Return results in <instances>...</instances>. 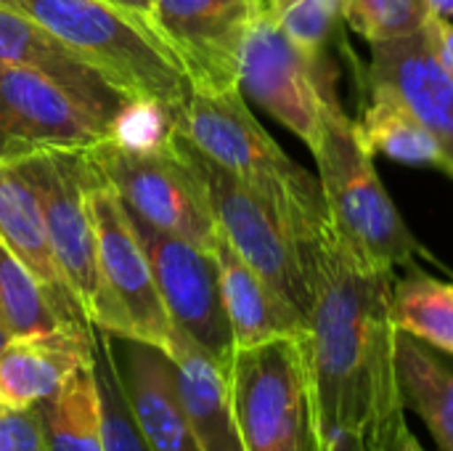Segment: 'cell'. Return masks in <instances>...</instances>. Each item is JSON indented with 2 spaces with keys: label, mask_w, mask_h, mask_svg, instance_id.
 I'll use <instances>...</instances> for the list:
<instances>
[{
  "label": "cell",
  "mask_w": 453,
  "mask_h": 451,
  "mask_svg": "<svg viewBox=\"0 0 453 451\" xmlns=\"http://www.w3.org/2000/svg\"><path fill=\"white\" fill-rule=\"evenodd\" d=\"M127 215L146 250L159 298L173 327L228 369L236 346L223 306L220 268L215 253L196 247L175 234H167L130 210Z\"/></svg>",
  "instance_id": "8fae6325"
},
{
  "label": "cell",
  "mask_w": 453,
  "mask_h": 451,
  "mask_svg": "<svg viewBox=\"0 0 453 451\" xmlns=\"http://www.w3.org/2000/svg\"><path fill=\"white\" fill-rule=\"evenodd\" d=\"M0 64L21 66L56 85L96 117L117 128L122 114L135 104L101 69L69 48L58 35L35 19L0 5Z\"/></svg>",
  "instance_id": "9a60e30c"
},
{
  "label": "cell",
  "mask_w": 453,
  "mask_h": 451,
  "mask_svg": "<svg viewBox=\"0 0 453 451\" xmlns=\"http://www.w3.org/2000/svg\"><path fill=\"white\" fill-rule=\"evenodd\" d=\"M0 451H48L37 407L16 409L0 404Z\"/></svg>",
  "instance_id": "f1b7e54d"
},
{
  "label": "cell",
  "mask_w": 453,
  "mask_h": 451,
  "mask_svg": "<svg viewBox=\"0 0 453 451\" xmlns=\"http://www.w3.org/2000/svg\"><path fill=\"white\" fill-rule=\"evenodd\" d=\"M0 322L5 324L11 338H32V335H50L58 330H69L58 316V311L53 308L42 284L3 245V239H0Z\"/></svg>",
  "instance_id": "d4e9b609"
},
{
  "label": "cell",
  "mask_w": 453,
  "mask_h": 451,
  "mask_svg": "<svg viewBox=\"0 0 453 451\" xmlns=\"http://www.w3.org/2000/svg\"><path fill=\"white\" fill-rule=\"evenodd\" d=\"M311 308L303 335L316 451H425L395 372V271L348 245L332 221L305 250Z\"/></svg>",
  "instance_id": "6da1fadb"
},
{
  "label": "cell",
  "mask_w": 453,
  "mask_h": 451,
  "mask_svg": "<svg viewBox=\"0 0 453 451\" xmlns=\"http://www.w3.org/2000/svg\"><path fill=\"white\" fill-rule=\"evenodd\" d=\"M260 0H157L151 27L173 48L191 90L239 85L242 43Z\"/></svg>",
  "instance_id": "4fadbf2b"
},
{
  "label": "cell",
  "mask_w": 453,
  "mask_h": 451,
  "mask_svg": "<svg viewBox=\"0 0 453 451\" xmlns=\"http://www.w3.org/2000/svg\"><path fill=\"white\" fill-rule=\"evenodd\" d=\"M90 202L101 274V298L93 316V330L98 335L143 340L170 354L175 327L159 298L151 263L119 194L98 170L90 189Z\"/></svg>",
  "instance_id": "ba28073f"
},
{
  "label": "cell",
  "mask_w": 453,
  "mask_h": 451,
  "mask_svg": "<svg viewBox=\"0 0 453 451\" xmlns=\"http://www.w3.org/2000/svg\"><path fill=\"white\" fill-rule=\"evenodd\" d=\"M21 165L40 194L56 263L93 327L101 298V274L90 202L96 167L88 149H48L21 157Z\"/></svg>",
  "instance_id": "30bf717a"
},
{
  "label": "cell",
  "mask_w": 453,
  "mask_h": 451,
  "mask_svg": "<svg viewBox=\"0 0 453 451\" xmlns=\"http://www.w3.org/2000/svg\"><path fill=\"white\" fill-rule=\"evenodd\" d=\"M96 335L58 330L50 335L11 338L0 351V404L37 407L77 369L96 362Z\"/></svg>",
  "instance_id": "ac0fdd59"
},
{
  "label": "cell",
  "mask_w": 453,
  "mask_h": 451,
  "mask_svg": "<svg viewBox=\"0 0 453 451\" xmlns=\"http://www.w3.org/2000/svg\"><path fill=\"white\" fill-rule=\"evenodd\" d=\"M395 372L406 409H411L438 451H453V356L395 332Z\"/></svg>",
  "instance_id": "44dd1931"
},
{
  "label": "cell",
  "mask_w": 453,
  "mask_h": 451,
  "mask_svg": "<svg viewBox=\"0 0 453 451\" xmlns=\"http://www.w3.org/2000/svg\"><path fill=\"white\" fill-rule=\"evenodd\" d=\"M358 130L372 154H388L406 165H435L449 173V159L435 136L403 98L382 82H369V101L358 120Z\"/></svg>",
  "instance_id": "7402d4cb"
},
{
  "label": "cell",
  "mask_w": 453,
  "mask_h": 451,
  "mask_svg": "<svg viewBox=\"0 0 453 451\" xmlns=\"http://www.w3.org/2000/svg\"><path fill=\"white\" fill-rule=\"evenodd\" d=\"M366 80L382 82L403 98L441 144L453 178V77L438 58L427 29L372 43Z\"/></svg>",
  "instance_id": "2e32d148"
},
{
  "label": "cell",
  "mask_w": 453,
  "mask_h": 451,
  "mask_svg": "<svg viewBox=\"0 0 453 451\" xmlns=\"http://www.w3.org/2000/svg\"><path fill=\"white\" fill-rule=\"evenodd\" d=\"M425 29H427V35H430V40L435 45L438 58L443 61L446 72L453 77V24L449 19H441V16L430 13L427 21H425Z\"/></svg>",
  "instance_id": "f546056e"
},
{
  "label": "cell",
  "mask_w": 453,
  "mask_h": 451,
  "mask_svg": "<svg viewBox=\"0 0 453 451\" xmlns=\"http://www.w3.org/2000/svg\"><path fill=\"white\" fill-rule=\"evenodd\" d=\"M130 417L151 451H202L175 385V364L167 351L133 340L101 335Z\"/></svg>",
  "instance_id": "5bb4252c"
},
{
  "label": "cell",
  "mask_w": 453,
  "mask_h": 451,
  "mask_svg": "<svg viewBox=\"0 0 453 451\" xmlns=\"http://www.w3.org/2000/svg\"><path fill=\"white\" fill-rule=\"evenodd\" d=\"M220 292L236 348L260 346L276 338H303L305 316L289 306L220 234L215 245Z\"/></svg>",
  "instance_id": "d6986e66"
},
{
  "label": "cell",
  "mask_w": 453,
  "mask_h": 451,
  "mask_svg": "<svg viewBox=\"0 0 453 451\" xmlns=\"http://www.w3.org/2000/svg\"><path fill=\"white\" fill-rule=\"evenodd\" d=\"M244 451H316L303 338L236 348L228 367Z\"/></svg>",
  "instance_id": "52a82bcc"
},
{
  "label": "cell",
  "mask_w": 453,
  "mask_h": 451,
  "mask_svg": "<svg viewBox=\"0 0 453 451\" xmlns=\"http://www.w3.org/2000/svg\"><path fill=\"white\" fill-rule=\"evenodd\" d=\"M0 239L35 274L64 324L69 330L96 335L56 263L42 202L21 159L0 162Z\"/></svg>",
  "instance_id": "e0dca14e"
},
{
  "label": "cell",
  "mask_w": 453,
  "mask_h": 451,
  "mask_svg": "<svg viewBox=\"0 0 453 451\" xmlns=\"http://www.w3.org/2000/svg\"><path fill=\"white\" fill-rule=\"evenodd\" d=\"M239 85L311 152L319 149L324 106L326 96L334 90V74L321 72L292 43L271 13L268 0H260L250 19L242 43Z\"/></svg>",
  "instance_id": "9c48e42d"
},
{
  "label": "cell",
  "mask_w": 453,
  "mask_h": 451,
  "mask_svg": "<svg viewBox=\"0 0 453 451\" xmlns=\"http://www.w3.org/2000/svg\"><path fill=\"white\" fill-rule=\"evenodd\" d=\"M427 3V11L441 16V19H453V0H425Z\"/></svg>",
  "instance_id": "1f68e13d"
},
{
  "label": "cell",
  "mask_w": 453,
  "mask_h": 451,
  "mask_svg": "<svg viewBox=\"0 0 453 451\" xmlns=\"http://www.w3.org/2000/svg\"><path fill=\"white\" fill-rule=\"evenodd\" d=\"M96 372H98V393H101L104 451H151L130 417V409L122 399V391L117 385V377L111 372L104 348L96 351Z\"/></svg>",
  "instance_id": "83f0119b"
},
{
  "label": "cell",
  "mask_w": 453,
  "mask_h": 451,
  "mask_svg": "<svg viewBox=\"0 0 453 451\" xmlns=\"http://www.w3.org/2000/svg\"><path fill=\"white\" fill-rule=\"evenodd\" d=\"M114 138L109 122L42 77L0 64V162L48 149H96Z\"/></svg>",
  "instance_id": "7c38bea8"
},
{
  "label": "cell",
  "mask_w": 453,
  "mask_h": 451,
  "mask_svg": "<svg viewBox=\"0 0 453 451\" xmlns=\"http://www.w3.org/2000/svg\"><path fill=\"white\" fill-rule=\"evenodd\" d=\"M8 340H11V332H8V330H5V324L0 322V351L5 348V343H8Z\"/></svg>",
  "instance_id": "d6a6232c"
},
{
  "label": "cell",
  "mask_w": 453,
  "mask_h": 451,
  "mask_svg": "<svg viewBox=\"0 0 453 451\" xmlns=\"http://www.w3.org/2000/svg\"><path fill=\"white\" fill-rule=\"evenodd\" d=\"M342 19L369 43L393 40L425 27L430 11L425 0H340Z\"/></svg>",
  "instance_id": "4316f807"
},
{
  "label": "cell",
  "mask_w": 453,
  "mask_h": 451,
  "mask_svg": "<svg viewBox=\"0 0 453 451\" xmlns=\"http://www.w3.org/2000/svg\"><path fill=\"white\" fill-rule=\"evenodd\" d=\"M106 3H111V5H117V8H122V11H127V13H133V16H138V19H143V21H154V11H157V0H106Z\"/></svg>",
  "instance_id": "4dcf8cb0"
},
{
  "label": "cell",
  "mask_w": 453,
  "mask_h": 451,
  "mask_svg": "<svg viewBox=\"0 0 453 451\" xmlns=\"http://www.w3.org/2000/svg\"><path fill=\"white\" fill-rule=\"evenodd\" d=\"M48 451H104L96 362L77 369L50 399L37 404Z\"/></svg>",
  "instance_id": "603a6c76"
},
{
  "label": "cell",
  "mask_w": 453,
  "mask_h": 451,
  "mask_svg": "<svg viewBox=\"0 0 453 451\" xmlns=\"http://www.w3.org/2000/svg\"><path fill=\"white\" fill-rule=\"evenodd\" d=\"M180 138L204 181L218 231L308 322L313 292L305 260V237L297 223L271 197L202 154L183 133Z\"/></svg>",
  "instance_id": "8992f818"
},
{
  "label": "cell",
  "mask_w": 453,
  "mask_h": 451,
  "mask_svg": "<svg viewBox=\"0 0 453 451\" xmlns=\"http://www.w3.org/2000/svg\"><path fill=\"white\" fill-rule=\"evenodd\" d=\"M178 130L202 154L281 205L303 231L305 250L319 239L329 223L321 183L265 133L247 109L242 88L218 93L191 90L186 106L178 112Z\"/></svg>",
  "instance_id": "3957f363"
},
{
  "label": "cell",
  "mask_w": 453,
  "mask_h": 451,
  "mask_svg": "<svg viewBox=\"0 0 453 451\" xmlns=\"http://www.w3.org/2000/svg\"><path fill=\"white\" fill-rule=\"evenodd\" d=\"M0 5L58 35L135 101L175 114L186 106L191 82L183 64L149 21L106 0H0Z\"/></svg>",
  "instance_id": "7a4b0ae2"
},
{
  "label": "cell",
  "mask_w": 453,
  "mask_h": 451,
  "mask_svg": "<svg viewBox=\"0 0 453 451\" xmlns=\"http://www.w3.org/2000/svg\"><path fill=\"white\" fill-rule=\"evenodd\" d=\"M279 27L292 43L326 74H334L332 48L340 43L342 3L340 0H268Z\"/></svg>",
  "instance_id": "484cf974"
},
{
  "label": "cell",
  "mask_w": 453,
  "mask_h": 451,
  "mask_svg": "<svg viewBox=\"0 0 453 451\" xmlns=\"http://www.w3.org/2000/svg\"><path fill=\"white\" fill-rule=\"evenodd\" d=\"M170 359L180 404L202 451H244L234 420L228 369L178 330Z\"/></svg>",
  "instance_id": "ffe728a7"
},
{
  "label": "cell",
  "mask_w": 453,
  "mask_h": 451,
  "mask_svg": "<svg viewBox=\"0 0 453 451\" xmlns=\"http://www.w3.org/2000/svg\"><path fill=\"white\" fill-rule=\"evenodd\" d=\"M313 157L329 221L337 234L366 258L393 271L409 268L422 247L385 191L374 170V154L366 149L358 122L342 112L337 90L326 96L321 144Z\"/></svg>",
  "instance_id": "277c9868"
},
{
  "label": "cell",
  "mask_w": 453,
  "mask_h": 451,
  "mask_svg": "<svg viewBox=\"0 0 453 451\" xmlns=\"http://www.w3.org/2000/svg\"><path fill=\"white\" fill-rule=\"evenodd\" d=\"M88 154L130 213L215 253L220 231L204 181L186 154L178 125L157 144H122L109 138L88 149Z\"/></svg>",
  "instance_id": "5b68a950"
},
{
  "label": "cell",
  "mask_w": 453,
  "mask_h": 451,
  "mask_svg": "<svg viewBox=\"0 0 453 451\" xmlns=\"http://www.w3.org/2000/svg\"><path fill=\"white\" fill-rule=\"evenodd\" d=\"M393 324L435 351L453 356V282L422 271L393 284Z\"/></svg>",
  "instance_id": "cb8c5ba5"
}]
</instances>
